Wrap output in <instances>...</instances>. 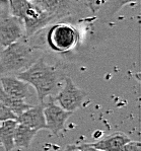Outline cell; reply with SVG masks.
<instances>
[{"instance_id": "6da1fadb", "label": "cell", "mask_w": 141, "mask_h": 151, "mask_svg": "<svg viewBox=\"0 0 141 151\" xmlns=\"http://www.w3.org/2000/svg\"><path fill=\"white\" fill-rule=\"evenodd\" d=\"M17 77L36 89L42 104L47 96H56L60 89L56 68L45 62L44 58L36 60L27 70L17 73Z\"/></svg>"}, {"instance_id": "7a4b0ae2", "label": "cell", "mask_w": 141, "mask_h": 151, "mask_svg": "<svg viewBox=\"0 0 141 151\" xmlns=\"http://www.w3.org/2000/svg\"><path fill=\"white\" fill-rule=\"evenodd\" d=\"M8 3L10 15L19 19L24 25L25 38H31L54 22L52 16L27 0H8Z\"/></svg>"}, {"instance_id": "3957f363", "label": "cell", "mask_w": 141, "mask_h": 151, "mask_svg": "<svg viewBox=\"0 0 141 151\" xmlns=\"http://www.w3.org/2000/svg\"><path fill=\"white\" fill-rule=\"evenodd\" d=\"M35 61L33 48L19 40L2 51L0 55V74L20 73L27 70Z\"/></svg>"}, {"instance_id": "277c9868", "label": "cell", "mask_w": 141, "mask_h": 151, "mask_svg": "<svg viewBox=\"0 0 141 151\" xmlns=\"http://www.w3.org/2000/svg\"><path fill=\"white\" fill-rule=\"evenodd\" d=\"M79 41V32L73 25L67 24L52 25L46 35L47 45L56 53H66L73 50Z\"/></svg>"}, {"instance_id": "5b68a950", "label": "cell", "mask_w": 141, "mask_h": 151, "mask_svg": "<svg viewBox=\"0 0 141 151\" xmlns=\"http://www.w3.org/2000/svg\"><path fill=\"white\" fill-rule=\"evenodd\" d=\"M85 99V93L73 82L70 77H66L62 88L55 96V101L63 110L74 113L82 106Z\"/></svg>"}, {"instance_id": "8992f818", "label": "cell", "mask_w": 141, "mask_h": 151, "mask_svg": "<svg viewBox=\"0 0 141 151\" xmlns=\"http://www.w3.org/2000/svg\"><path fill=\"white\" fill-rule=\"evenodd\" d=\"M72 115L56 104L54 101L45 104H44V116L46 120V129L49 130L55 136H58L60 132L64 129L66 121Z\"/></svg>"}, {"instance_id": "52a82bcc", "label": "cell", "mask_w": 141, "mask_h": 151, "mask_svg": "<svg viewBox=\"0 0 141 151\" xmlns=\"http://www.w3.org/2000/svg\"><path fill=\"white\" fill-rule=\"evenodd\" d=\"M24 31L22 22L10 14L0 17V46L3 48L19 41Z\"/></svg>"}, {"instance_id": "ba28073f", "label": "cell", "mask_w": 141, "mask_h": 151, "mask_svg": "<svg viewBox=\"0 0 141 151\" xmlns=\"http://www.w3.org/2000/svg\"><path fill=\"white\" fill-rule=\"evenodd\" d=\"M17 124H22L29 129L36 130L37 132L40 130L46 129V120L44 116V104L39 106H32L29 110L19 115L15 120Z\"/></svg>"}, {"instance_id": "9c48e42d", "label": "cell", "mask_w": 141, "mask_h": 151, "mask_svg": "<svg viewBox=\"0 0 141 151\" xmlns=\"http://www.w3.org/2000/svg\"><path fill=\"white\" fill-rule=\"evenodd\" d=\"M35 4L52 16L54 20L66 17L72 10L70 0H37Z\"/></svg>"}, {"instance_id": "30bf717a", "label": "cell", "mask_w": 141, "mask_h": 151, "mask_svg": "<svg viewBox=\"0 0 141 151\" xmlns=\"http://www.w3.org/2000/svg\"><path fill=\"white\" fill-rule=\"evenodd\" d=\"M1 87L5 93L17 99L24 101L29 96V85L24 81L13 76H3L0 79Z\"/></svg>"}, {"instance_id": "8fae6325", "label": "cell", "mask_w": 141, "mask_h": 151, "mask_svg": "<svg viewBox=\"0 0 141 151\" xmlns=\"http://www.w3.org/2000/svg\"><path fill=\"white\" fill-rule=\"evenodd\" d=\"M130 141L131 139L123 133H114L91 143V145L101 151H121L122 148Z\"/></svg>"}, {"instance_id": "7c38bea8", "label": "cell", "mask_w": 141, "mask_h": 151, "mask_svg": "<svg viewBox=\"0 0 141 151\" xmlns=\"http://www.w3.org/2000/svg\"><path fill=\"white\" fill-rule=\"evenodd\" d=\"M17 122L15 120H8L0 124V143L3 145L5 151H11L14 148V131Z\"/></svg>"}, {"instance_id": "4fadbf2b", "label": "cell", "mask_w": 141, "mask_h": 151, "mask_svg": "<svg viewBox=\"0 0 141 151\" xmlns=\"http://www.w3.org/2000/svg\"><path fill=\"white\" fill-rule=\"evenodd\" d=\"M36 135V130L29 129V128L25 127L22 124H17V127H15L14 138H13L14 147L22 148V149L29 148Z\"/></svg>"}, {"instance_id": "5bb4252c", "label": "cell", "mask_w": 141, "mask_h": 151, "mask_svg": "<svg viewBox=\"0 0 141 151\" xmlns=\"http://www.w3.org/2000/svg\"><path fill=\"white\" fill-rule=\"evenodd\" d=\"M0 103L3 104L5 106H7L9 110L12 111L13 114H14L17 117L22 115L24 111L29 110L32 106V104L25 103L24 101L14 99V97L8 96L7 93H5V92L3 91V89H2L1 87H0Z\"/></svg>"}, {"instance_id": "9a60e30c", "label": "cell", "mask_w": 141, "mask_h": 151, "mask_svg": "<svg viewBox=\"0 0 141 151\" xmlns=\"http://www.w3.org/2000/svg\"><path fill=\"white\" fill-rule=\"evenodd\" d=\"M139 0H103L100 12L104 16H112L127 4L138 3Z\"/></svg>"}, {"instance_id": "2e32d148", "label": "cell", "mask_w": 141, "mask_h": 151, "mask_svg": "<svg viewBox=\"0 0 141 151\" xmlns=\"http://www.w3.org/2000/svg\"><path fill=\"white\" fill-rule=\"evenodd\" d=\"M17 116L13 114V111L9 110L7 106H5L3 104L0 103V122L8 120H17Z\"/></svg>"}, {"instance_id": "e0dca14e", "label": "cell", "mask_w": 141, "mask_h": 151, "mask_svg": "<svg viewBox=\"0 0 141 151\" xmlns=\"http://www.w3.org/2000/svg\"><path fill=\"white\" fill-rule=\"evenodd\" d=\"M121 151H141V144L138 141L131 140L122 148Z\"/></svg>"}, {"instance_id": "ac0fdd59", "label": "cell", "mask_w": 141, "mask_h": 151, "mask_svg": "<svg viewBox=\"0 0 141 151\" xmlns=\"http://www.w3.org/2000/svg\"><path fill=\"white\" fill-rule=\"evenodd\" d=\"M101 2H103V0H86L87 6L91 9V12L94 13L99 12V10H100L101 6Z\"/></svg>"}, {"instance_id": "d6986e66", "label": "cell", "mask_w": 141, "mask_h": 151, "mask_svg": "<svg viewBox=\"0 0 141 151\" xmlns=\"http://www.w3.org/2000/svg\"><path fill=\"white\" fill-rule=\"evenodd\" d=\"M9 3L8 0H0V17L9 15Z\"/></svg>"}, {"instance_id": "ffe728a7", "label": "cell", "mask_w": 141, "mask_h": 151, "mask_svg": "<svg viewBox=\"0 0 141 151\" xmlns=\"http://www.w3.org/2000/svg\"><path fill=\"white\" fill-rule=\"evenodd\" d=\"M80 149L82 151H101L99 149H96V148H94V146L91 145V143H85V144H80L79 145Z\"/></svg>"}, {"instance_id": "44dd1931", "label": "cell", "mask_w": 141, "mask_h": 151, "mask_svg": "<svg viewBox=\"0 0 141 151\" xmlns=\"http://www.w3.org/2000/svg\"><path fill=\"white\" fill-rule=\"evenodd\" d=\"M63 151H82L80 149L79 145H75V144H69L65 147Z\"/></svg>"}, {"instance_id": "7402d4cb", "label": "cell", "mask_w": 141, "mask_h": 151, "mask_svg": "<svg viewBox=\"0 0 141 151\" xmlns=\"http://www.w3.org/2000/svg\"><path fill=\"white\" fill-rule=\"evenodd\" d=\"M29 2H32V3H35V2L37 1V0H27Z\"/></svg>"}]
</instances>
